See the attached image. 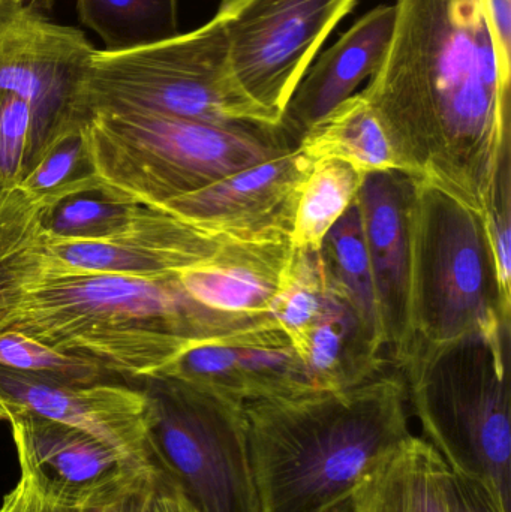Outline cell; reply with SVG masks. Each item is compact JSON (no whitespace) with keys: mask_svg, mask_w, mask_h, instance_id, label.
<instances>
[{"mask_svg":"<svg viewBox=\"0 0 511 512\" xmlns=\"http://www.w3.org/2000/svg\"><path fill=\"white\" fill-rule=\"evenodd\" d=\"M365 174L339 159L312 162L294 213L291 245L296 251H321L336 222L353 206Z\"/></svg>","mask_w":511,"mask_h":512,"instance_id":"cell-23","label":"cell"},{"mask_svg":"<svg viewBox=\"0 0 511 512\" xmlns=\"http://www.w3.org/2000/svg\"><path fill=\"white\" fill-rule=\"evenodd\" d=\"M218 239L165 210L141 206L123 230L108 239L47 242L51 265L83 273L167 276L212 258Z\"/></svg>","mask_w":511,"mask_h":512,"instance_id":"cell-14","label":"cell"},{"mask_svg":"<svg viewBox=\"0 0 511 512\" xmlns=\"http://www.w3.org/2000/svg\"><path fill=\"white\" fill-rule=\"evenodd\" d=\"M36 498V496H35ZM107 510V508H105ZM105 510H96V511H77V510H66V508H57L51 507V505L42 504L38 498L35 499V508H33V512H105Z\"/></svg>","mask_w":511,"mask_h":512,"instance_id":"cell-37","label":"cell"},{"mask_svg":"<svg viewBox=\"0 0 511 512\" xmlns=\"http://www.w3.org/2000/svg\"><path fill=\"white\" fill-rule=\"evenodd\" d=\"M291 255V239L227 242L212 258L176 276L186 294L207 309L270 315Z\"/></svg>","mask_w":511,"mask_h":512,"instance_id":"cell-18","label":"cell"},{"mask_svg":"<svg viewBox=\"0 0 511 512\" xmlns=\"http://www.w3.org/2000/svg\"><path fill=\"white\" fill-rule=\"evenodd\" d=\"M237 0H221V6H219V9L227 8V6L233 5V3H236Z\"/></svg>","mask_w":511,"mask_h":512,"instance_id":"cell-39","label":"cell"},{"mask_svg":"<svg viewBox=\"0 0 511 512\" xmlns=\"http://www.w3.org/2000/svg\"><path fill=\"white\" fill-rule=\"evenodd\" d=\"M357 0H237L225 15L230 60L246 95L276 123L312 60Z\"/></svg>","mask_w":511,"mask_h":512,"instance_id":"cell-9","label":"cell"},{"mask_svg":"<svg viewBox=\"0 0 511 512\" xmlns=\"http://www.w3.org/2000/svg\"><path fill=\"white\" fill-rule=\"evenodd\" d=\"M42 210L23 189L0 191V330L12 324L47 268Z\"/></svg>","mask_w":511,"mask_h":512,"instance_id":"cell-21","label":"cell"},{"mask_svg":"<svg viewBox=\"0 0 511 512\" xmlns=\"http://www.w3.org/2000/svg\"><path fill=\"white\" fill-rule=\"evenodd\" d=\"M408 230V336L401 358L413 349L510 330L482 213L413 179Z\"/></svg>","mask_w":511,"mask_h":512,"instance_id":"cell-6","label":"cell"},{"mask_svg":"<svg viewBox=\"0 0 511 512\" xmlns=\"http://www.w3.org/2000/svg\"><path fill=\"white\" fill-rule=\"evenodd\" d=\"M81 24L107 53L137 50L179 35V0H77Z\"/></svg>","mask_w":511,"mask_h":512,"instance_id":"cell-24","label":"cell"},{"mask_svg":"<svg viewBox=\"0 0 511 512\" xmlns=\"http://www.w3.org/2000/svg\"><path fill=\"white\" fill-rule=\"evenodd\" d=\"M0 367L72 384H96L107 373L89 358L60 351L14 328L0 330Z\"/></svg>","mask_w":511,"mask_h":512,"instance_id":"cell-29","label":"cell"},{"mask_svg":"<svg viewBox=\"0 0 511 512\" xmlns=\"http://www.w3.org/2000/svg\"><path fill=\"white\" fill-rule=\"evenodd\" d=\"M84 120L96 113H150L218 125L278 128L240 86L225 15L137 50H95L78 95Z\"/></svg>","mask_w":511,"mask_h":512,"instance_id":"cell-7","label":"cell"},{"mask_svg":"<svg viewBox=\"0 0 511 512\" xmlns=\"http://www.w3.org/2000/svg\"><path fill=\"white\" fill-rule=\"evenodd\" d=\"M395 5H380L363 15L333 47L309 66L288 101L279 132L293 149L318 120L354 95L375 74L392 41Z\"/></svg>","mask_w":511,"mask_h":512,"instance_id":"cell-17","label":"cell"},{"mask_svg":"<svg viewBox=\"0 0 511 512\" xmlns=\"http://www.w3.org/2000/svg\"><path fill=\"white\" fill-rule=\"evenodd\" d=\"M147 456L198 512H261L242 403L167 376L141 379Z\"/></svg>","mask_w":511,"mask_h":512,"instance_id":"cell-8","label":"cell"},{"mask_svg":"<svg viewBox=\"0 0 511 512\" xmlns=\"http://www.w3.org/2000/svg\"><path fill=\"white\" fill-rule=\"evenodd\" d=\"M296 149L312 162H348L365 176L378 171H399L383 126L362 93H354L318 120L300 138Z\"/></svg>","mask_w":511,"mask_h":512,"instance_id":"cell-22","label":"cell"},{"mask_svg":"<svg viewBox=\"0 0 511 512\" xmlns=\"http://www.w3.org/2000/svg\"><path fill=\"white\" fill-rule=\"evenodd\" d=\"M272 321L207 309L186 294L176 274L83 273L47 259L8 328L141 381L161 375L191 346Z\"/></svg>","mask_w":511,"mask_h":512,"instance_id":"cell-3","label":"cell"},{"mask_svg":"<svg viewBox=\"0 0 511 512\" xmlns=\"http://www.w3.org/2000/svg\"><path fill=\"white\" fill-rule=\"evenodd\" d=\"M389 50L362 95L401 173L486 219L511 167V65L485 0H396Z\"/></svg>","mask_w":511,"mask_h":512,"instance_id":"cell-1","label":"cell"},{"mask_svg":"<svg viewBox=\"0 0 511 512\" xmlns=\"http://www.w3.org/2000/svg\"><path fill=\"white\" fill-rule=\"evenodd\" d=\"M321 255L327 270L347 292L366 327L384 343L371 259L357 201H354L353 206L329 231L324 239Z\"/></svg>","mask_w":511,"mask_h":512,"instance_id":"cell-26","label":"cell"},{"mask_svg":"<svg viewBox=\"0 0 511 512\" xmlns=\"http://www.w3.org/2000/svg\"><path fill=\"white\" fill-rule=\"evenodd\" d=\"M0 421H8V412H6L5 406L0 402Z\"/></svg>","mask_w":511,"mask_h":512,"instance_id":"cell-38","label":"cell"},{"mask_svg":"<svg viewBox=\"0 0 511 512\" xmlns=\"http://www.w3.org/2000/svg\"><path fill=\"white\" fill-rule=\"evenodd\" d=\"M329 282V270L321 251L293 249L269 312L293 346L317 321L323 310Z\"/></svg>","mask_w":511,"mask_h":512,"instance_id":"cell-28","label":"cell"},{"mask_svg":"<svg viewBox=\"0 0 511 512\" xmlns=\"http://www.w3.org/2000/svg\"><path fill=\"white\" fill-rule=\"evenodd\" d=\"M488 233L501 303L511 312V167L501 177L497 203L488 218Z\"/></svg>","mask_w":511,"mask_h":512,"instance_id":"cell-31","label":"cell"},{"mask_svg":"<svg viewBox=\"0 0 511 512\" xmlns=\"http://www.w3.org/2000/svg\"><path fill=\"white\" fill-rule=\"evenodd\" d=\"M450 466L426 439L411 435L381 457L353 492L356 512H450Z\"/></svg>","mask_w":511,"mask_h":512,"instance_id":"cell-20","label":"cell"},{"mask_svg":"<svg viewBox=\"0 0 511 512\" xmlns=\"http://www.w3.org/2000/svg\"><path fill=\"white\" fill-rule=\"evenodd\" d=\"M396 367L423 439L511 512L510 330L413 349Z\"/></svg>","mask_w":511,"mask_h":512,"instance_id":"cell-4","label":"cell"},{"mask_svg":"<svg viewBox=\"0 0 511 512\" xmlns=\"http://www.w3.org/2000/svg\"><path fill=\"white\" fill-rule=\"evenodd\" d=\"M243 415L261 512H323L413 435L395 364L342 390L251 400Z\"/></svg>","mask_w":511,"mask_h":512,"instance_id":"cell-2","label":"cell"},{"mask_svg":"<svg viewBox=\"0 0 511 512\" xmlns=\"http://www.w3.org/2000/svg\"><path fill=\"white\" fill-rule=\"evenodd\" d=\"M105 512H198L180 492L179 487L158 469L153 468L143 480Z\"/></svg>","mask_w":511,"mask_h":512,"instance_id":"cell-32","label":"cell"},{"mask_svg":"<svg viewBox=\"0 0 511 512\" xmlns=\"http://www.w3.org/2000/svg\"><path fill=\"white\" fill-rule=\"evenodd\" d=\"M87 152L83 122L71 123L48 138L21 182L30 197L50 206L69 195L101 188Z\"/></svg>","mask_w":511,"mask_h":512,"instance_id":"cell-25","label":"cell"},{"mask_svg":"<svg viewBox=\"0 0 511 512\" xmlns=\"http://www.w3.org/2000/svg\"><path fill=\"white\" fill-rule=\"evenodd\" d=\"M446 493L450 512H503L479 481L452 469L447 474Z\"/></svg>","mask_w":511,"mask_h":512,"instance_id":"cell-33","label":"cell"},{"mask_svg":"<svg viewBox=\"0 0 511 512\" xmlns=\"http://www.w3.org/2000/svg\"><path fill=\"white\" fill-rule=\"evenodd\" d=\"M311 165L299 150H290L156 207L228 242L291 239Z\"/></svg>","mask_w":511,"mask_h":512,"instance_id":"cell-12","label":"cell"},{"mask_svg":"<svg viewBox=\"0 0 511 512\" xmlns=\"http://www.w3.org/2000/svg\"><path fill=\"white\" fill-rule=\"evenodd\" d=\"M32 153V108L20 96L0 93V191L20 188Z\"/></svg>","mask_w":511,"mask_h":512,"instance_id":"cell-30","label":"cell"},{"mask_svg":"<svg viewBox=\"0 0 511 512\" xmlns=\"http://www.w3.org/2000/svg\"><path fill=\"white\" fill-rule=\"evenodd\" d=\"M95 50L75 27L0 3V93L20 96L32 108V161L48 138L83 122L78 95Z\"/></svg>","mask_w":511,"mask_h":512,"instance_id":"cell-11","label":"cell"},{"mask_svg":"<svg viewBox=\"0 0 511 512\" xmlns=\"http://www.w3.org/2000/svg\"><path fill=\"white\" fill-rule=\"evenodd\" d=\"M179 372L188 384L242 405L315 390L275 321L194 346L180 358Z\"/></svg>","mask_w":511,"mask_h":512,"instance_id":"cell-15","label":"cell"},{"mask_svg":"<svg viewBox=\"0 0 511 512\" xmlns=\"http://www.w3.org/2000/svg\"><path fill=\"white\" fill-rule=\"evenodd\" d=\"M35 493L30 489L24 478H20L17 486L3 499L0 512H33L35 508Z\"/></svg>","mask_w":511,"mask_h":512,"instance_id":"cell-34","label":"cell"},{"mask_svg":"<svg viewBox=\"0 0 511 512\" xmlns=\"http://www.w3.org/2000/svg\"><path fill=\"white\" fill-rule=\"evenodd\" d=\"M2 2L15 3V5L24 6V8L32 9L36 12L50 11L56 0H0Z\"/></svg>","mask_w":511,"mask_h":512,"instance_id":"cell-35","label":"cell"},{"mask_svg":"<svg viewBox=\"0 0 511 512\" xmlns=\"http://www.w3.org/2000/svg\"><path fill=\"white\" fill-rule=\"evenodd\" d=\"M294 349L315 390L353 387L393 364L332 274L323 310Z\"/></svg>","mask_w":511,"mask_h":512,"instance_id":"cell-19","label":"cell"},{"mask_svg":"<svg viewBox=\"0 0 511 512\" xmlns=\"http://www.w3.org/2000/svg\"><path fill=\"white\" fill-rule=\"evenodd\" d=\"M141 206L101 186L44 206L42 231L47 242L108 239L123 230Z\"/></svg>","mask_w":511,"mask_h":512,"instance_id":"cell-27","label":"cell"},{"mask_svg":"<svg viewBox=\"0 0 511 512\" xmlns=\"http://www.w3.org/2000/svg\"><path fill=\"white\" fill-rule=\"evenodd\" d=\"M0 402L6 412L29 411L84 430L135 459L149 462V414L141 388L105 382L72 384L0 367Z\"/></svg>","mask_w":511,"mask_h":512,"instance_id":"cell-13","label":"cell"},{"mask_svg":"<svg viewBox=\"0 0 511 512\" xmlns=\"http://www.w3.org/2000/svg\"><path fill=\"white\" fill-rule=\"evenodd\" d=\"M21 478L42 504L96 511L122 501L152 469L149 462L29 411H8Z\"/></svg>","mask_w":511,"mask_h":512,"instance_id":"cell-10","label":"cell"},{"mask_svg":"<svg viewBox=\"0 0 511 512\" xmlns=\"http://www.w3.org/2000/svg\"><path fill=\"white\" fill-rule=\"evenodd\" d=\"M413 179L401 171H378L363 180L356 201L371 259L381 333L390 361L407 345L410 286V212Z\"/></svg>","mask_w":511,"mask_h":512,"instance_id":"cell-16","label":"cell"},{"mask_svg":"<svg viewBox=\"0 0 511 512\" xmlns=\"http://www.w3.org/2000/svg\"><path fill=\"white\" fill-rule=\"evenodd\" d=\"M323 512H356V505H354L353 493L339 499L335 504L330 505Z\"/></svg>","mask_w":511,"mask_h":512,"instance_id":"cell-36","label":"cell"},{"mask_svg":"<svg viewBox=\"0 0 511 512\" xmlns=\"http://www.w3.org/2000/svg\"><path fill=\"white\" fill-rule=\"evenodd\" d=\"M84 137L104 189L153 207L294 150L278 128L132 111L92 114Z\"/></svg>","mask_w":511,"mask_h":512,"instance_id":"cell-5","label":"cell"}]
</instances>
